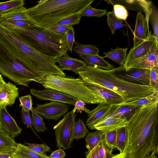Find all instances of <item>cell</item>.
Returning a JSON list of instances; mask_svg holds the SVG:
<instances>
[{"label": "cell", "mask_w": 158, "mask_h": 158, "mask_svg": "<svg viewBox=\"0 0 158 158\" xmlns=\"http://www.w3.org/2000/svg\"><path fill=\"white\" fill-rule=\"evenodd\" d=\"M158 101L140 106L128 119L127 140L124 151L131 158L158 152Z\"/></svg>", "instance_id": "1"}, {"label": "cell", "mask_w": 158, "mask_h": 158, "mask_svg": "<svg viewBox=\"0 0 158 158\" xmlns=\"http://www.w3.org/2000/svg\"><path fill=\"white\" fill-rule=\"evenodd\" d=\"M0 43L18 61L40 78L57 75L60 71L56 59L38 52L0 24Z\"/></svg>", "instance_id": "2"}, {"label": "cell", "mask_w": 158, "mask_h": 158, "mask_svg": "<svg viewBox=\"0 0 158 158\" xmlns=\"http://www.w3.org/2000/svg\"><path fill=\"white\" fill-rule=\"evenodd\" d=\"M115 68L107 70L87 64L77 74H78L84 83L99 85L117 93L122 97L123 103L136 100L158 91L149 85L123 80L115 75Z\"/></svg>", "instance_id": "3"}, {"label": "cell", "mask_w": 158, "mask_h": 158, "mask_svg": "<svg viewBox=\"0 0 158 158\" xmlns=\"http://www.w3.org/2000/svg\"><path fill=\"white\" fill-rule=\"evenodd\" d=\"M0 24L45 55L56 59L62 56L67 55L66 34H57L38 27H20L1 21Z\"/></svg>", "instance_id": "4"}, {"label": "cell", "mask_w": 158, "mask_h": 158, "mask_svg": "<svg viewBox=\"0 0 158 158\" xmlns=\"http://www.w3.org/2000/svg\"><path fill=\"white\" fill-rule=\"evenodd\" d=\"M94 0H48L39 6L27 9L30 20L45 29L71 15L81 13Z\"/></svg>", "instance_id": "5"}, {"label": "cell", "mask_w": 158, "mask_h": 158, "mask_svg": "<svg viewBox=\"0 0 158 158\" xmlns=\"http://www.w3.org/2000/svg\"><path fill=\"white\" fill-rule=\"evenodd\" d=\"M35 81L46 89L57 90L81 100L85 103L98 104L106 102L93 93L85 85L80 77L49 74L37 78Z\"/></svg>", "instance_id": "6"}, {"label": "cell", "mask_w": 158, "mask_h": 158, "mask_svg": "<svg viewBox=\"0 0 158 158\" xmlns=\"http://www.w3.org/2000/svg\"><path fill=\"white\" fill-rule=\"evenodd\" d=\"M0 73L16 84L27 87L31 81L40 78L18 61L0 43Z\"/></svg>", "instance_id": "7"}, {"label": "cell", "mask_w": 158, "mask_h": 158, "mask_svg": "<svg viewBox=\"0 0 158 158\" xmlns=\"http://www.w3.org/2000/svg\"><path fill=\"white\" fill-rule=\"evenodd\" d=\"M76 117V114L69 111L54 126L53 129L58 148L67 149L70 147L73 140V128Z\"/></svg>", "instance_id": "8"}, {"label": "cell", "mask_w": 158, "mask_h": 158, "mask_svg": "<svg viewBox=\"0 0 158 158\" xmlns=\"http://www.w3.org/2000/svg\"><path fill=\"white\" fill-rule=\"evenodd\" d=\"M115 68L114 73L117 77L130 82H138L142 85L150 86V70L132 68L125 70L123 65Z\"/></svg>", "instance_id": "9"}, {"label": "cell", "mask_w": 158, "mask_h": 158, "mask_svg": "<svg viewBox=\"0 0 158 158\" xmlns=\"http://www.w3.org/2000/svg\"><path fill=\"white\" fill-rule=\"evenodd\" d=\"M69 106L60 102L51 101L44 104H37L35 111L44 118L58 120L69 110Z\"/></svg>", "instance_id": "10"}, {"label": "cell", "mask_w": 158, "mask_h": 158, "mask_svg": "<svg viewBox=\"0 0 158 158\" xmlns=\"http://www.w3.org/2000/svg\"><path fill=\"white\" fill-rule=\"evenodd\" d=\"M30 92L32 95L41 100L58 102L73 105H75L78 99L61 92L53 89L38 90L31 89Z\"/></svg>", "instance_id": "11"}, {"label": "cell", "mask_w": 158, "mask_h": 158, "mask_svg": "<svg viewBox=\"0 0 158 158\" xmlns=\"http://www.w3.org/2000/svg\"><path fill=\"white\" fill-rule=\"evenodd\" d=\"M158 39L152 34L150 31L148 33L146 39L134 48L131 49L127 55L123 65L124 69L137 60L146 55L152 48L154 42Z\"/></svg>", "instance_id": "12"}, {"label": "cell", "mask_w": 158, "mask_h": 158, "mask_svg": "<svg viewBox=\"0 0 158 158\" xmlns=\"http://www.w3.org/2000/svg\"><path fill=\"white\" fill-rule=\"evenodd\" d=\"M110 4H119L123 6L127 10L144 12L148 27L149 20L153 6L152 2L145 0H115L105 1Z\"/></svg>", "instance_id": "13"}, {"label": "cell", "mask_w": 158, "mask_h": 158, "mask_svg": "<svg viewBox=\"0 0 158 158\" xmlns=\"http://www.w3.org/2000/svg\"><path fill=\"white\" fill-rule=\"evenodd\" d=\"M158 66V41L156 40L149 52L124 69L127 70L132 68L151 69Z\"/></svg>", "instance_id": "14"}, {"label": "cell", "mask_w": 158, "mask_h": 158, "mask_svg": "<svg viewBox=\"0 0 158 158\" xmlns=\"http://www.w3.org/2000/svg\"><path fill=\"white\" fill-rule=\"evenodd\" d=\"M84 84L91 92L105 99L110 105H118L123 102V100L119 95L110 89L97 85Z\"/></svg>", "instance_id": "15"}, {"label": "cell", "mask_w": 158, "mask_h": 158, "mask_svg": "<svg viewBox=\"0 0 158 158\" xmlns=\"http://www.w3.org/2000/svg\"><path fill=\"white\" fill-rule=\"evenodd\" d=\"M0 121L2 128L12 138L14 139L21 132L22 129L18 126L5 107L0 108Z\"/></svg>", "instance_id": "16"}, {"label": "cell", "mask_w": 158, "mask_h": 158, "mask_svg": "<svg viewBox=\"0 0 158 158\" xmlns=\"http://www.w3.org/2000/svg\"><path fill=\"white\" fill-rule=\"evenodd\" d=\"M148 31L149 33V28L145 17L142 12H138L136 18L133 46L132 48H134L146 39Z\"/></svg>", "instance_id": "17"}, {"label": "cell", "mask_w": 158, "mask_h": 158, "mask_svg": "<svg viewBox=\"0 0 158 158\" xmlns=\"http://www.w3.org/2000/svg\"><path fill=\"white\" fill-rule=\"evenodd\" d=\"M18 88L10 81L6 82L0 90V108L11 106L18 97Z\"/></svg>", "instance_id": "18"}, {"label": "cell", "mask_w": 158, "mask_h": 158, "mask_svg": "<svg viewBox=\"0 0 158 158\" xmlns=\"http://www.w3.org/2000/svg\"><path fill=\"white\" fill-rule=\"evenodd\" d=\"M128 123L126 118L109 117L98 123L90 128L103 131L118 130L127 126Z\"/></svg>", "instance_id": "19"}, {"label": "cell", "mask_w": 158, "mask_h": 158, "mask_svg": "<svg viewBox=\"0 0 158 158\" xmlns=\"http://www.w3.org/2000/svg\"><path fill=\"white\" fill-rule=\"evenodd\" d=\"M56 62L58 63L57 66L62 71L69 70L76 73L87 65L84 61L72 58L68 55L63 56L56 59Z\"/></svg>", "instance_id": "20"}, {"label": "cell", "mask_w": 158, "mask_h": 158, "mask_svg": "<svg viewBox=\"0 0 158 158\" xmlns=\"http://www.w3.org/2000/svg\"><path fill=\"white\" fill-rule=\"evenodd\" d=\"M139 107L119 104L111 105L110 110L101 118L98 123L109 117L126 118L128 119L131 114Z\"/></svg>", "instance_id": "21"}, {"label": "cell", "mask_w": 158, "mask_h": 158, "mask_svg": "<svg viewBox=\"0 0 158 158\" xmlns=\"http://www.w3.org/2000/svg\"><path fill=\"white\" fill-rule=\"evenodd\" d=\"M111 105L106 102L98 104L94 109L88 113L86 124L89 128L98 123L101 118L110 110Z\"/></svg>", "instance_id": "22"}, {"label": "cell", "mask_w": 158, "mask_h": 158, "mask_svg": "<svg viewBox=\"0 0 158 158\" xmlns=\"http://www.w3.org/2000/svg\"><path fill=\"white\" fill-rule=\"evenodd\" d=\"M13 158H49L45 153L36 152L24 145L18 143L15 151L11 155Z\"/></svg>", "instance_id": "23"}, {"label": "cell", "mask_w": 158, "mask_h": 158, "mask_svg": "<svg viewBox=\"0 0 158 158\" xmlns=\"http://www.w3.org/2000/svg\"><path fill=\"white\" fill-rule=\"evenodd\" d=\"M79 56L83 59L86 64L96 66L102 69L109 70L114 68V66L104 60V57L99 55H79Z\"/></svg>", "instance_id": "24"}, {"label": "cell", "mask_w": 158, "mask_h": 158, "mask_svg": "<svg viewBox=\"0 0 158 158\" xmlns=\"http://www.w3.org/2000/svg\"><path fill=\"white\" fill-rule=\"evenodd\" d=\"M128 48L117 47L115 49L111 48L110 51L103 53L105 55L104 57L109 58L120 66L123 65L127 56Z\"/></svg>", "instance_id": "25"}, {"label": "cell", "mask_w": 158, "mask_h": 158, "mask_svg": "<svg viewBox=\"0 0 158 158\" xmlns=\"http://www.w3.org/2000/svg\"><path fill=\"white\" fill-rule=\"evenodd\" d=\"M17 144L9 135H0V154L11 155L16 150Z\"/></svg>", "instance_id": "26"}, {"label": "cell", "mask_w": 158, "mask_h": 158, "mask_svg": "<svg viewBox=\"0 0 158 158\" xmlns=\"http://www.w3.org/2000/svg\"><path fill=\"white\" fill-rule=\"evenodd\" d=\"M26 7H23L11 10L2 14L0 19L31 20L26 12Z\"/></svg>", "instance_id": "27"}, {"label": "cell", "mask_w": 158, "mask_h": 158, "mask_svg": "<svg viewBox=\"0 0 158 158\" xmlns=\"http://www.w3.org/2000/svg\"><path fill=\"white\" fill-rule=\"evenodd\" d=\"M105 131H98L89 133L85 138L86 147L89 152L98 145L104 139Z\"/></svg>", "instance_id": "28"}, {"label": "cell", "mask_w": 158, "mask_h": 158, "mask_svg": "<svg viewBox=\"0 0 158 158\" xmlns=\"http://www.w3.org/2000/svg\"><path fill=\"white\" fill-rule=\"evenodd\" d=\"M76 46L73 48L74 52L79 55H98L99 50L96 46L90 44H82L76 41Z\"/></svg>", "instance_id": "29"}, {"label": "cell", "mask_w": 158, "mask_h": 158, "mask_svg": "<svg viewBox=\"0 0 158 158\" xmlns=\"http://www.w3.org/2000/svg\"><path fill=\"white\" fill-rule=\"evenodd\" d=\"M158 101V91L149 96L136 100L127 103H122L121 106L140 107L142 106Z\"/></svg>", "instance_id": "30"}, {"label": "cell", "mask_w": 158, "mask_h": 158, "mask_svg": "<svg viewBox=\"0 0 158 158\" xmlns=\"http://www.w3.org/2000/svg\"><path fill=\"white\" fill-rule=\"evenodd\" d=\"M106 15L107 17V23L112 34L114 35L117 30L126 26L122 20L116 17L113 10L107 12Z\"/></svg>", "instance_id": "31"}, {"label": "cell", "mask_w": 158, "mask_h": 158, "mask_svg": "<svg viewBox=\"0 0 158 158\" xmlns=\"http://www.w3.org/2000/svg\"><path fill=\"white\" fill-rule=\"evenodd\" d=\"M25 4L24 1L23 0H11L0 2V16L8 12L24 7Z\"/></svg>", "instance_id": "32"}, {"label": "cell", "mask_w": 158, "mask_h": 158, "mask_svg": "<svg viewBox=\"0 0 158 158\" xmlns=\"http://www.w3.org/2000/svg\"><path fill=\"white\" fill-rule=\"evenodd\" d=\"M128 138L127 130L125 127L117 130L116 138V148L120 153L123 152L126 146Z\"/></svg>", "instance_id": "33"}, {"label": "cell", "mask_w": 158, "mask_h": 158, "mask_svg": "<svg viewBox=\"0 0 158 158\" xmlns=\"http://www.w3.org/2000/svg\"><path fill=\"white\" fill-rule=\"evenodd\" d=\"M89 132L83 120L79 118L75 122L73 128V139L78 140L83 138Z\"/></svg>", "instance_id": "34"}, {"label": "cell", "mask_w": 158, "mask_h": 158, "mask_svg": "<svg viewBox=\"0 0 158 158\" xmlns=\"http://www.w3.org/2000/svg\"><path fill=\"white\" fill-rule=\"evenodd\" d=\"M32 115V126L35 131L38 132H44L47 129L46 127L43 119V118L37 113L33 108L31 110Z\"/></svg>", "instance_id": "35"}, {"label": "cell", "mask_w": 158, "mask_h": 158, "mask_svg": "<svg viewBox=\"0 0 158 158\" xmlns=\"http://www.w3.org/2000/svg\"><path fill=\"white\" fill-rule=\"evenodd\" d=\"M107 12L106 10L95 9L89 5L80 14L81 16L100 17L104 15Z\"/></svg>", "instance_id": "36"}, {"label": "cell", "mask_w": 158, "mask_h": 158, "mask_svg": "<svg viewBox=\"0 0 158 158\" xmlns=\"http://www.w3.org/2000/svg\"><path fill=\"white\" fill-rule=\"evenodd\" d=\"M118 130L106 131L104 135L105 142L107 146L112 150L116 148Z\"/></svg>", "instance_id": "37"}, {"label": "cell", "mask_w": 158, "mask_h": 158, "mask_svg": "<svg viewBox=\"0 0 158 158\" xmlns=\"http://www.w3.org/2000/svg\"><path fill=\"white\" fill-rule=\"evenodd\" d=\"M0 21L16 27L22 28L37 27L31 20L0 19Z\"/></svg>", "instance_id": "38"}, {"label": "cell", "mask_w": 158, "mask_h": 158, "mask_svg": "<svg viewBox=\"0 0 158 158\" xmlns=\"http://www.w3.org/2000/svg\"><path fill=\"white\" fill-rule=\"evenodd\" d=\"M112 151L113 150L106 145L104 139L98 144V152L100 158H112L114 156Z\"/></svg>", "instance_id": "39"}, {"label": "cell", "mask_w": 158, "mask_h": 158, "mask_svg": "<svg viewBox=\"0 0 158 158\" xmlns=\"http://www.w3.org/2000/svg\"><path fill=\"white\" fill-rule=\"evenodd\" d=\"M80 13L71 15L62 19L57 22L55 25H61L69 26L78 24L80 22L82 17Z\"/></svg>", "instance_id": "40"}, {"label": "cell", "mask_w": 158, "mask_h": 158, "mask_svg": "<svg viewBox=\"0 0 158 158\" xmlns=\"http://www.w3.org/2000/svg\"><path fill=\"white\" fill-rule=\"evenodd\" d=\"M113 5V11L116 17L121 20H126L128 16V13L126 9L119 4Z\"/></svg>", "instance_id": "41"}, {"label": "cell", "mask_w": 158, "mask_h": 158, "mask_svg": "<svg viewBox=\"0 0 158 158\" xmlns=\"http://www.w3.org/2000/svg\"><path fill=\"white\" fill-rule=\"evenodd\" d=\"M25 143L27 148L36 152L43 154L51 151L50 148L45 143Z\"/></svg>", "instance_id": "42"}, {"label": "cell", "mask_w": 158, "mask_h": 158, "mask_svg": "<svg viewBox=\"0 0 158 158\" xmlns=\"http://www.w3.org/2000/svg\"><path fill=\"white\" fill-rule=\"evenodd\" d=\"M152 24L153 33L152 35L157 39L158 38V14L156 8L153 6L152 7V13L150 16Z\"/></svg>", "instance_id": "43"}, {"label": "cell", "mask_w": 158, "mask_h": 158, "mask_svg": "<svg viewBox=\"0 0 158 158\" xmlns=\"http://www.w3.org/2000/svg\"><path fill=\"white\" fill-rule=\"evenodd\" d=\"M20 102L19 106L22 107L24 110L31 111L32 107V101L30 94L19 97V98Z\"/></svg>", "instance_id": "44"}, {"label": "cell", "mask_w": 158, "mask_h": 158, "mask_svg": "<svg viewBox=\"0 0 158 158\" xmlns=\"http://www.w3.org/2000/svg\"><path fill=\"white\" fill-rule=\"evenodd\" d=\"M75 32L73 26H69L68 31L66 34V41L68 50L73 53V47L75 42Z\"/></svg>", "instance_id": "45"}, {"label": "cell", "mask_w": 158, "mask_h": 158, "mask_svg": "<svg viewBox=\"0 0 158 158\" xmlns=\"http://www.w3.org/2000/svg\"><path fill=\"white\" fill-rule=\"evenodd\" d=\"M150 86L158 91V66H155L150 69Z\"/></svg>", "instance_id": "46"}, {"label": "cell", "mask_w": 158, "mask_h": 158, "mask_svg": "<svg viewBox=\"0 0 158 158\" xmlns=\"http://www.w3.org/2000/svg\"><path fill=\"white\" fill-rule=\"evenodd\" d=\"M30 111H29L25 110L22 108L21 114L22 121L25 125H26L27 127L30 128L31 130L36 136L40 139V138L36 134L33 127L32 119L30 117Z\"/></svg>", "instance_id": "47"}, {"label": "cell", "mask_w": 158, "mask_h": 158, "mask_svg": "<svg viewBox=\"0 0 158 158\" xmlns=\"http://www.w3.org/2000/svg\"><path fill=\"white\" fill-rule=\"evenodd\" d=\"M69 27V26H67L56 24L45 28L44 29L46 31L63 35L67 34Z\"/></svg>", "instance_id": "48"}, {"label": "cell", "mask_w": 158, "mask_h": 158, "mask_svg": "<svg viewBox=\"0 0 158 158\" xmlns=\"http://www.w3.org/2000/svg\"><path fill=\"white\" fill-rule=\"evenodd\" d=\"M85 103L84 102L78 99L74 105V107L72 110V111L73 113H75V112L77 110V113L79 112L81 113L82 111H84L88 113L90 111V110L86 108L85 106Z\"/></svg>", "instance_id": "49"}, {"label": "cell", "mask_w": 158, "mask_h": 158, "mask_svg": "<svg viewBox=\"0 0 158 158\" xmlns=\"http://www.w3.org/2000/svg\"><path fill=\"white\" fill-rule=\"evenodd\" d=\"M66 155L64 150L59 148V149L52 152L51 154L48 156L49 158H64Z\"/></svg>", "instance_id": "50"}, {"label": "cell", "mask_w": 158, "mask_h": 158, "mask_svg": "<svg viewBox=\"0 0 158 158\" xmlns=\"http://www.w3.org/2000/svg\"><path fill=\"white\" fill-rule=\"evenodd\" d=\"M98 144L89 152H85L86 158H100L98 152Z\"/></svg>", "instance_id": "51"}, {"label": "cell", "mask_w": 158, "mask_h": 158, "mask_svg": "<svg viewBox=\"0 0 158 158\" xmlns=\"http://www.w3.org/2000/svg\"><path fill=\"white\" fill-rule=\"evenodd\" d=\"M126 155L125 153L124 152L122 153H120L114 155V156L111 158H124Z\"/></svg>", "instance_id": "52"}, {"label": "cell", "mask_w": 158, "mask_h": 158, "mask_svg": "<svg viewBox=\"0 0 158 158\" xmlns=\"http://www.w3.org/2000/svg\"><path fill=\"white\" fill-rule=\"evenodd\" d=\"M5 83L6 82L4 80L2 75L0 74V90L2 88Z\"/></svg>", "instance_id": "53"}, {"label": "cell", "mask_w": 158, "mask_h": 158, "mask_svg": "<svg viewBox=\"0 0 158 158\" xmlns=\"http://www.w3.org/2000/svg\"><path fill=\"white\" fill-rule=\"evenodd\" d=\"M0 135H9L1 127H0Z\"/></svg>", "instance_id": "54"}, {"label": "cell", "mask_w": 158, "mask_h": 158, "mask_svg": "<svg viewBox=\"0 0 158 158\" xmlns=\"http://www.w3.org/2000/svg\"><path fill=\"white\" fill-rule=\"evenodd\" d=\"M144 158H157V156L154 153L152 152L148 156Z\"/></svg>", "instance_id": "55"}, {"label": "cell", "mask_w": 158, "mask_h": 158, "mask_svg": "<svg viewBox=\"0 0 158 158\" xmlns=\"http://www.w3.org/2000/svg\"><path fill=\"white\" fill-rule=\"evenodd\" d=\"M48 0H40L38 2H39V3L35 6H39L43 4L44 3H45V2H46Z\"/></svg>", "instance_id": "56"}, {"label": "cell", "mask_w": 158, "mask_h": 158, "mask_svg": "<svg viewBox=\"0 0 158 158\" xmlns=\"http://www.w3.org/2000/svg\"><path fill=\"white\" fill-rule=\"evenodd\" d=\"M10 155L0 154V158H8Z\"/></svg>", "instance_id": "57"}, {"label": "cell", "mask_w": 158, "mask_h": 158, "mask_svg": "<svg viewBox=\"0 0 158 158\" xmlns=\"http://www.w3.org/2000/svg\"><path fill=\"white\" fill-rule=\"evenodd\" d=\"M124 158H131L129 154L126 155Z\"/></svg>", "instance_id": "58"}, {"label": "cell", "mask_w": 158, "mask_h": 158, "mask_svg": "<svg viewBox=\"0 0 158 158\" xmlns=\"http://www.w3.org/2000/svg\"><path fill=\"white\" fill-rule=\"evenodd\" d=\"M8 158H13L12 157H11V156H9L8 157Z\"/></svg>", "instance_id": "59"}, {"label": "cell", "mask_w": 158, "mask_h": 158, "mask_svg": "<svg viewBox=\"0 0 158 158\" xmlns=\"http://www.w3.org/2000/svg\"><path fill=\"white\" fill-rule=\"evenodd\" d=\"M0 127H1V124L0 121Z\"/></svg>", "instance_id": "60"}]
</instances>
